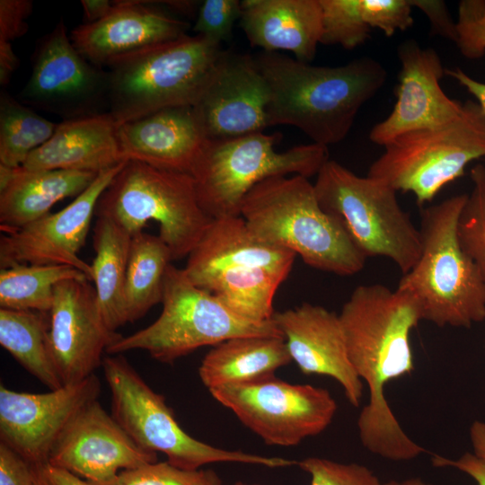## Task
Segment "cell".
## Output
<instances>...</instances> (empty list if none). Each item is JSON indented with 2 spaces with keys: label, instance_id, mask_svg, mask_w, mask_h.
<instances>
[{
  "label": "cell",
  "instance_id": "cell-1",
  "mask_svg": "<svg viewBox=\"0 0 485 485\" xmlns=\"http://www.w3.org/2000/svg\"><path fill=\"white\" fill-rule=\"evenodd\" d=\"M339 316L349 360L369 391L368 403L357 419L363 446L392 461L418 457L426 450L400 426L384 397V387L414 369L410 333L422 320L419 301L405 290L360 285Z\"/></svg>",
  "mask_w": 485,
  "mask_h": 485
},
{
  "label": "cell",
  "instance_id": "cell-2",
  "mask_svg": "<svg viewBox=\"0 0 485 485\" xmlns=\"http://www.w3.org/2000/svg\"><path fill=\"white\" fill-rule=\"evenodd\" d=\"M254 58L269 88V126L295 127L327 147L347 137L361 107L387 79L384 66L367 57L340 66L269 51Z\"/></svg>",
  "mask_w": 485,
  "mask_h": 485
},
{
  "label": "cell",
  "instance_id": "cell-3",
  "mask_svg": "<svg viewBox=\"0 0 485 485\" xmlns=\"http://www.w3.org/2000/svg\"><path fill=\"white\" fill-rule=\"evenodd\" d=\"M240 216L259 239L293 251L313 269L350 276L365 266L366 258L341 220L322 208L308 178L262 181L244 198Z\"/></svg>",
  "mask_w": 485,
  "mask_h": 485
},
{
  "label": "cell",
  "instance_id": "cell-4",
  "mask_svg": "<svg viewBox=\"0 0 485 485\" xmlns=\"http://www.w3.org/2000/svg\"><path fill=\"white\" fill-rule=\"evenodd\" d=\"M468 195L450 197L420 213V255L398 289L415 295L422 320L470 328L485 321V278L463 250L457 225Z\"/></svg>",
  "mask_w": 485,
  "mask_h": 485
},
{
  "label": "cell",
  "instance_id": "cell-5",
  "mask_svg": "<svg viewBox=\"0 0 485 485\" xmlns=\"http://www.w3.org/2000/svg\"><path fill=\"white\" fill-rule=\"evenodd\" d=\"M225 50L187 34L113 60L108 66L109 113L118 126L172 107L194 106Z\"/></svg>",
  "mask_w": 485,
  "mask_h": 485
},
{
  "label": "cell",
  "instance_id": "cell-6",
  "mask_svg": "<svg viewBox=\"0 0 485 485\" xmlns=\"http://www.w3.org/2000/svg\"><path fill=\"white\" fill-rule=\"evenodd\" d=\"M279 133L207 139L190 175L199 206L211 219L239 216L246 195L271 177L317 175L329 160L327 146L315 143L277 152Z\"/></svg>",
  "mask_w": 485,
  "mask_h": 485
},
{
  "label": "cell",
  "instance_id": "cell-7",
  "mask_svg": "<svg viewBox=\"0 0 485 485\" xmlns=\"http://www.w3.org/2000/svg\"><path fill=\"white\" fill-rule=\"evenodd\" d=\"M95 216L131 235L142 232L147 222H157L158 235L172 260L188 257L212 220L199 206L190 174L133 160L126 161L102 192Z\"/></svg>",
  "mask_w": 485,
  "mask_h": 485
},
{
  "label": "cell",
  "instance_id": "cell-8",
  "mask_svg": "<svg viewBox=\"0 0 485 485\" xmlns=\"http://www.w3.org/2000/svg\"><path fill=\"white\" fill-rule=\"evenodd\" d=\"M161 304L162 312L153 323L122 336L106 353L144 350L157 361L172 364L201 347H215L233 338L283 336L273 319L255 322L238 316L213 294L194 285L184 269L172 264L164 276Z\"/></svg>",
  "mask_w": 485,
  "mask_h": 485
},
{
  "label": "cell",
  "instance_id": "cell-9",
  "mask_svg": "<svg viewBox=\"0 0 485 485\" xmlns=\"http://www.w3.org/2000/svg\"><path fill=\"white\" fill-rule=\"evenodd\" d=\"M101 366L110 392L111 416L139 447L164 454L171 464L185 470L223 462L269 468L296 464L295 460L225 450L194 438L180 426L164 397L122 354L103 357Z\"/></svg>",
  "mask_w": 485,
  "mask_h": 485
},
{
  "label": "cell",
  "instance_id": "cell-10",
  "mask_svg": "<svg viewBox=\"0 0 485 485\" xmlns=\"http://www.w3.org/2000/svg\"><path fill=\"white\" fill-rule=\"evenodd\" d=\"M316 176L313 186L321 206L341 220L366 258H388L402 274L414 266L421 251L419 229L401 207L395 190L332 160Z\"/></svg>",
  "mask_w": 485,
  "mask_h": 485
},
{
  "label": "cell",
  "instance_id": "cell-11",
  "mask_svg": "<svg viewBox=\"0 0 485 485\" xmlns=\"http://www.w3.org/2000/svg\"><path fill=\"white\" fill-rule=\"evenodd\" d=\"M485 157V113L472 101L455 119L399 136L370 166L367 176L396 191L410 192L419 206L432 201L466 166Z\"/></svg>",
  "mask_w": 485,
  "mask_h": 485
},
{
  "label": "cell",
  "instance_id": "cell-12",
  "mask_svg": "<svg viewBox=\"0 0 485 485\" xmlns=\"http://www.w3.org/2000/svg\"><path fill=\"white\" fill-rule=\"evenodd\" d=\"M209 392L269 445H296L322 433L338 409L328 390L290 384L275 375Z\"/></svg>",
  "mask_w": 485,
  "mask_h": 485
},
{
  "label": "cell",
  "instance_id": "cell-13",
  "mask_svg": "<svg viewBox=\"0 0 485 485\" xmlns=\"http://www.w3.org/2000/svg\"><path fill=\"white\" fill-rule=\"evenodd\" d=\"M109 91L108 71L83 57L61 19L40 40L19 98L31 108L68 120L108 112Z\"/></svg>",
  "mask_w": 485,
  "mask_h": 485
},
{
  "label": "cell",
  "instance_id": "cell-14",
  "mask_svg": "<svg viewBox=\"0 0 485 485\" xmlns=\"http://www.w3.org/2000/svg\"><path fill=\"white\" fill-rule=\"evenodd\" d=\"M296 255L255 236L244 219H212L188 255L184 270L197 287L220 297L267 277L284 281Z\"/></svg>",
  "mask_w": 485,
  "mask_h": 485
},
{
  "label": "cell",
  "instance_id": "cell-15",
  "mask_svg": "<svg viewBox=\"0 0 485 485\" xmlns=\"http://www.w3.org/2000/svg\"><path fill=\"white\" fill-rule=\"evenodd\" d=\"M100 392L95 374L43 393L15 392L1 384V443L35 466L48 463L64 430Z\"/></svg>",
  "mask_w": 485,
  "mask_h": 485
},
{
  "label": "cell",
  "instance_id": "cell-16",
  "mask_svg": "<svg viewBox=\"0 0 485 485\" xmlns=\"http://www.w3.org/2000/svg\"><path fill=\"white\" fill-rule=\"evenodd\" d=\"M100 172L92 184L66 207L17 230L2 233L0 267L19 264L67 265L91 280V264L78 253L84 245L97 202L124 163Z\"/></svg>",
  "mask_w": 485,
  "mask_h": 485
},
{
  "label": "cell",
  "instance_id": "cell-17",
  "mask_svg": "<svg viewBox=\"0 0 485 485\" xmlns=\"http://www.w3.org/2000/svg\"><path fill=\"white\" fill-rule=\"evenodd\" d=\"M90 280L56 286L49 311L50 353L63 384L82 381L102 364V355L122 335L106 325Z\"/></svg>",
  "mask_w": 485,
  "mask_h": 485
},
{
  "label": "cell",
  "instance_id": "cell-18",
  "mask_svg": "<svg viewBox=\"0 0 485 485\" xmlns=\"http://www.w3.org/2000/svg\"><path fill=\"white\" fill-rule=\"evenodd\" d=\"M157 462V454L139 447L95 400L72 419L48 463L93 485H110L121 472Z\"/></svg>",
  "mask_w": 485,
  "mask_h": 485
},
{
  "label": "cell",
  "instance_id": "cell-19",
  "mask_svg": "<svg viewBox=\"0 0 485 485\" xmlns=\"http://www.w3.org/2000/svg\"><path fill=\"white\" fill-rule=\"evenodd\" d=\"M401 70L391 113L375 124L370 140L385 146L401 135L446 124L458 118L464 103L447 96L440 85L445 73L441 58L431 48L415 40L399 46Z\"/></svg>",
  "mask_w": 485,
  "mask_h": 485
},
{
  "label": "cell",
  "instance_id": "cell-20",
  "mask_svg": "<svg viewBox=\"0 0 485 485\" xmlns=\"http://www.w3.org/2000/svg\"><path fill=\"white\" fill-rule=\"evenodd\" d=\"M269 88L255 58L225 51L193 108L207 138L225 139L269 127Z\"/></svg>",
  "mask_w": 485,
  "mask_h": 485
},
{
  "label": "cell",
  "instance_id": "cell-21",
  "mask_svg": "<svg viewBox=\"0 0 485 485\" xmlns=\"http://www.w3.org/2000/svg\"><path fill=\"white\" fill-rule=\"evenodd\" d=\"M272 319L299 370L308 375L333 378L341 385L348 402L358 407L363 382L349 360L339 314L322 305L304 303L275 312Z\"/></svg>",
  "mask_w": 485,
  "mask_h": 485
},
{
  "label": "cell",
  "instance_id": "cell-22",
  "mask_svg": "<svg viewBox=\"0 0 485 485\" xmlns=\"http://www.w3.org/2000/svg\"><path fill=\"white\" fill-rule=\"evenodd\" d=\"M101 20L75 28L70 38L93 65L103 68L125 55L186 34L189 23L157 7L153 1H113Z\"/></svg>",
  "mask_w": 485,
  "mask_h": 485
},
{
  "label": "cell",
  "instance_id": "cell-23",
  "mask_svg": "<svg viewBox=\"0 0 485 485\" xmlns=\"http://www.w3.org/2000/svg\"><path fill=\"white\" fill-rule=\"evenodd\" d=\"M123 161L190 174L207 141L193 106L166 108L118 127Z\"/></svg>",
  "mask_w": 485,
  "mask_h": 485
},
{
  "label": "cell",
  "instance_id": "cell-24",
  "mask_svg": "<svg viewBox=\"0 0 485 485\" xmlns=\"http://www.w3.org/2000/svg\"><path fill=\"white\" fill-rule=\"evenodd\" d=\"M240 26L251 46L310 63L321 44L322 7L319 0H243Z\"/></svg>",
  "mask_w": 485,
  "mask_h": 485
},
{
  "label": "cell",
  "instance_id": "cell-25",
  "mask_svg": "<svg viewBox=\"0 0 485 485\" xmlns=\"http://www.w3.org/2000/svg\"><path fill=\"white\" fill-rule=\"evenodd\" d=\"M118 124L109 112L63 120L51 137L21 166L28 171L71 170L100 173L123 162Z\"/></svg>",
  "mask_w": 485,
  "mask_h": 485
},
{
  "label": "cell",
  "instance_id": "cell-26",
  "mask_svg": "<svg viewBox=\"0 0 485 485\" xmlns=\"http://www.w3.org/2000/svg\"><path fill=\"white\" fill-rule=\"evenodd\" d=\"M99 173L71 170L28 171L0 165V229L22 228L49 214L60 200L77 197Z\"/></svg>",
  "mask_w": 485,
  "mask_h": 485
},
{
  "label": "cell",
  "instance_id": "cell-27",
  "mask_svg": "<svg viewBox=\"0 0 485 485\" xmlns=\"http://www.w3.org/2000/svg\"><path fill=\"white\" fill-rule=\"evenodd\" d=\"M291 361L283 336L236 337L206 354L198 375L209 391L268 378Z\"/></svg>",
  "mask_w": 485,
  "mask_h": 485
},
{
  "label": "cell",
  "instance_id": "cell-28",
  "mask_svg": "<svg viewBox=\"0 0 485 485\" xmlns=\"http://www.w3.org/2000/svg\"><path fill=\"white\" fill-rule=\"evenodd\" d=\"M131 237L113 221L97 217L91 281L94 283L101 316L113 331L128 322L124 292Z\"/></svg>",
  "mask_w": 485,
  "mask_h": 485
},
{
  "label": "cell",
  "instance_id": "cell-29",
  "mask_svg": "<svg viewBox=\"0 0 485 485\" xmlns=\"http://www.w3.org/2000/svg\"><path fill=\"white\" fill-rule=\"evenodd\" d=\"M49 313L0 308V344L50 390L63 386L48 342Z\"/></svg>",
  "mask_w": 485,
  "mask_h": 485
},
{
  "label": "cell",
  "instance_id": "cell-30",
  "mask_svg": "<svg viewBox=\"0 0 485 485\" xmlns=\"http://www.w3.org/2000/svg\"><path fill=\"white\" fill-rule=\"evenodd\" d=\"M172 261L170 249L159 235L143 231L132 235L124 292L128 322L142 318L161 303Z\"/></svg>",
  "mask_w": 485,
  "mask_h": 485
},
{
  "label": "cell",
  "instance_id": "cell-31",
  "mask_svg": "<svg viewBox=\"0 0 485 485\" xmlns=\"http://www.w3.org/2000/svg\"><path fill=\"white\" fill-rule=\"evenodd\" d=\"M90 280L67 265L19 264L0 269V308L49 313L59 283Z\"/></svg>",
  "mask_w": 485,
  "mask_h": 485
},
{
  "label": "cell",
  "instance_id": "cell-32",
  "mask_svg": "<svg viewBox=\"0 0 485 485\" xmlns=\"http://www.w3.org/2000/svg\"><path fill=\"white\" fill-rule=\"evenodd\" d=\"M57 124L14 98L0 94V165L21 167L56 130Z\"/></svg>",
  "mask_w": 485,
  "mask_h": 485
},
{
  "label": "cell",
  "instance_id": "cell-33",
  "mask_svg": "<svg viewBox=\"0 0 485 485\" xmlns=\"http://www.w3.org/2000/svg\"><path fill=\"white\" fill-rule=\"evenodd\" d=\"M470 173L472 190L461 212L457 234L463 250L485 278V165L476 164Z\"/></svg>",
  "mask_w": 485,
  "mask_h": 485
},
{
  "label": "cell",
  "instance_id": "cell-34",
  "mask_svg": "<svg viewBox=\"0 0 485 485\" xmlns=\"http://www.w3.org/2000/svg\"><path fill=\"white\" fill-rule=\"evenodd\" d=\"M322 13L321 44H338L352 49L363 44L371 31L360 0H319Z\"/></svg>",
  "mask_w": 485,
  "mask_h": 485
},
{
  "label": "cell",
  "instance_id": "cell-35",
  "mask_svg": "<svg viewBox=\"0 0 485 485\" xmlns=\"http://www.w3.org/2000/svg\"><path fill=\"white\" fill-rule=\"evenodd\" d=\"M110 485H222L210 470H185L170 463L155 462L122 471Z\"/></svg>",
  "mask_w": 485,
  "mask_h": 485
},
{
  "label": "cell",
  "instance_id": "cell-36",
  "mask_svg": "<svg viewBox=\"0 0 485 485\" xmlns=\"http://www.w3.org/2000/svg\"><path fill=\"white\" fill-rule=\"evenodd\" d=\"M297 464L310 474V485H383L370 469L358 463L307 457L297 462Z\"/></svg>",
  "mask_w": 485,
  "mask_h": 485
},
{
  "label": "cell",
  "instance_id": "cell-37",
  "mask_svg": "<svg viewBox=\"0 0 485 485\" xmlns=\"http://www.w3.org/2000/svg\"><path fill=\"white\" fill-rule=\"evenodd\" d=\"M241 13L242 1L205 0L199 4L193 31L222 44L231 39L234 22L240 20Z\"/></svg>",
  "mask_w": 485,
  "mask_h": 485
},
{
  "label": "cell",
  "instance_id": "cell-38",
  "mask_svg": "<svg viewBox=\"0 0 485 485\" xmlns=\"http://www.w3.org/2000/svg\"><path fill=\"white\" fill-rule=\"evenodd\" d=\"M455 44L461 54L476 59L485 54V0H462L455 22Z\"/></svg>",
  "mask_w": 485,
  "mask_h": 485
},
{
  "label": "cell",
  "instance_id": "cell-39",
  "mask_svg": "<svg viewBox=\"0 0 485 485\" xmlns=\"http://www.w3.org/2000/svg\"><path fill=\"white\" fill-rule=\"evenodd\" d=\"M360 4L367 25L381 30L385 36H392L413 24L410 0H360Z\"/></svg>",
  "mask_w": 485,
  "mask_h": 485
},
{
  "label": "cell",
  "instance_id": "cell-40",
  "mask_svg": "<svg viewBox=\"0 0 485 485\" xmlns=\"http://www.w3.org/2000/svg\"><path fill=\"white\" fill-rule=\"evenodd\" d=\"M32 8L30 0L0 1V41L12 42L27 32Z\"/></svg>",
  "mask_w": 485,
  "mask_h": 485
},
{
  "label": "cell",
  "instance_id": "cell-41",
  "mask_svg": "<svg viewBox=\"0 0 485 485\" xmlns=\"http://www.w3.org/2000/svg\"><path fill=\"white\" fill-rule=\"evenodd\" d=\"M36 466L0 442V485H34Z\"/></svg>",
  "mask_w": 485,
  "mask_h": 485
},
{
  "label": "cell",
  "instance_id": "cell-42",
  "mask_svg": "<svg viewBox=\"0 0 485 485\" xmlns=\"http://www.w3.org/2000/svg\"><path fill=\"white\" fill-rule=\"evenodd\" d=\"M413 7L419 8L430 22L432 31L453 41L455 40V22H453L446 4L439 0H410Z\"/></svg>",
  "mask_w": 485,
  "mask_h": 485
},
{
  "label": "cell",
  "instance_id": "cell-43",
  "mask_svg": "<svg viewBox=\"0 0 485 485\" xmlns=\"http://www.w3.org/2000/svg\"><path fill=\"white\" fill-rule=\"evenodd\" d=\"M436 467H453L471 476L476 485H485V459L474 453H465L457 459H448L437 454L431 458Z\"/></svg>",
  "mask_w": 485,
  "mask_h": 485
},
{
  "label": "cell",
  "instance_id": "cell-44",
  "mask_svg": "<svg viewBox=\"0 0 485 485\" xmlns=\"http://www.w3.org/2000/svg\"><path fill=\"white\" fill-rule=\"evenodd\" d=\"M37 469L45 485H93L88 481L48 463L37 465Z\"/></svg>",
  "mask_w": 485,
  "mask_h": 485
},
{
  "label": "cell",
  "instance_id": "cell-45",
  "mask_svg": "<svg viewBox=\"0 0 485 485\" xmlns=\"http://www.w3.org/2000/svg\"><path fill=\"white\" fill-rule=\"evenodd\" d=\"M445 73L463 86L477 100L485 113V83L471 77L461 68L445 69Z\"/></svg>",
  "mask_w": 485,
  "mask_h": 485
},
{
  "label": "cell",
  "instance_id": "cell-46",
  "mask_svg": "<svg viewBox=\"0 0 485 485\" xmlns=\"http://www.w3.org/2000/svg\"><path fill=\"white\" fill-rule=\"evenodd\" d=\"M18 64L19 60L11 42L0 41V84L2 86L9 84Z\"/></svg>",
  "mask_w": 485,
  "mask_h": 485
},
{
  "label": "cell",
  "instance_id": "cell-47",
  "mask_svg": "<svg viewBox=\"0 0 485 485\" xmlns=\"http://www.w3.org/2000/svg\"><path fill=\"white\" fill-rule=\"evenodd\" d=\"M113 4V1L110 0H82L84 24L101 20L111 11Z\"/></svg>",
  "mask_w": 485,
  "mask_h": 485
},
{
  "label": "cell",
  "instance_id": "cell-48",
  "mask_svg": "<svg viewBox=\"0 0 485 485\" xmlns=\"http://www.w3.org/2000/svg\"><path fill=\"white\" fill-rule=\"evenodd\" d=\"M470 438L473 453L485 459V423L475 420L470 428Z\"/></svg>",
  "mask_w": 485,
  "mask_h": 485
},
{
  "label": "cell",
  "instance_id": "cell-49",
  "mask_svg": "<svg viewBox=\"0 0 485 485\" xmlns=\"http://www.w3.org/2000/svg\"><path fill=\"white\" fill-rule=\"evenodd\" d=\"M158 3L185 16H192L196 12L198 13V9L197 10L198 2L196 1H162Z\"/></svg>",
  "mask_w": 485,
  "mask_h": 485
},
{
  "label": "cell",
  "instance_id": "cell-50",
  "mask_svg": "<svg viewBox=\"0 0 485 485\" xmlns=\"http://www.w3.org/2000/svg\"><path fill=\"white\" fill-rule=\"evenodd\" d=\"M383 485H431V484L419 478H410V479H406L402 481L392 480L386 483H384Z\"/></svg>",
  "mask_w": 485,
  "mask_h": 485
},
{
  "label": "cell",
  "instance_id": "cell-51",
  "mask_svg": "<svg viewBox=\"0 0 485 485\" xmlns=\"http://www.w3.org/2000/svg\"><path fill=\"white\" fill-rule=\"evenodd\" d=\"M34 485H45V483L43 482L40 475V472L37 469V466H36V478H35V482H34Z\"/></svg>",
  "mask_w": 485,
  "mask_h": 485
},
{
  "label": "cell",
  "instance_id": "cell-52",
  "mask_svg": "<svg viewBox=\"0 0 485 485\" xmlns=\"http://www.w3.org/2000/svg\"><path fill=\"white\" fill-rule=\"evenodd\" d=\"M234 485H256V484H245V483H242V482H237Z\"/></svg>",
  "mask_w": 485,
  "mask_h": 485
}]
</instances>
